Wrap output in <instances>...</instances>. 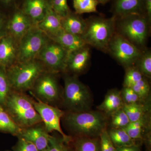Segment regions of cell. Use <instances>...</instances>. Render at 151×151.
I'll return each mask as SVG.
<instances>
[{
    "instance_id": "cell-1",
    "label": "cell",
    "mask_w": 151,
    "mask_h": 151,
    "mask_svg": "<svg viewBox=\"0 0 151 151\" xmlns=\"http://www.w3.org/2000/svg\"><path fill=\"white\" fill-rule=\"evenodd\" d=\"M107 116L99 111L81 112L66 111L61 120L72 137H99L103 130L107 129Z\"/></svg>"
},
{
    "instance_id": "cell-2",
    "label": "cell",
    "mask_w": 151,
    "mask_h": 151,
    "mask_svg": "<svg viewBox=\"0 0 151 151\" xmlns=\"http://www.w3.org/2000/svg\"><path fill=\"white\" fill-rule=\"evenodd\" d=\"M3 108L22 129L43 123L35 108L33 97L25 92L12 90Z\"/></svg>"
},
{
    "instance_id": "cell-3",
    "label": "cell",
    "mask_w": 151,
    "mask_h": 151,
    "mask_svg": "<svg viewBox=\"0 0 151 151\" xmlns=\"http://www.w3.org/2000/svg\"><path fill=\"white\" fill-rule=\"evenodd\" d=\"M61 105L66 111L73 112L90 111L92 97L88 87L76 76L64 77Z\"/></svg>"
},
{
    "instance_id": "cell-4",
    "label": "cell",
    "mask_w": 151,
    "mask_h": 151,
    "mask_svg": "<svg viewBox=\"0 0 151 151\" xmlns=\"http://www.w3.org/2000/svg\"><path fill=\"white\" fill-rule=\"evenodd\" d=\"M6 70L12 90L26 92L31 90L36 80L45 69L38 60L35 59L17 63Z\"/></svg>"
},
{
    "instance_id": "cell-5",
    "label": "cell",
    "mask_w": 151,
    "mask_h": 151,
    "mask_svg": "<svg viewBox=\"0 0 151 151\" xmlns=\"http://www.w3.org/2000/svg\"><path fill=\"white\" fill-rule=\"evenodd\" d=\"M115 26L114 17L92 19L87 23L85 32L81 37L87 45L100 50H107L114 35Z\"/></svg>"
},
{
    "instance_id": "cell-6",
    "label": "cell",
    "mask_w": 151,
    "mask_h": 151,
    "mask_svg": "<svg viewBox=\"0 0 151 151\" xmlns=\"http://www.w3.org/2000/svg\"><path fill=\"white\" fill-rule=\"evenodd\" d=\"M56 74L44 70L36 80L29 93L32 97L42 103L58 107V104H61L62 91L60 88Z\"/></svg>"
},
{
    "instance_id": "cell-7",
    "label": "cell",
    "mask_w": 151,
    "mask_h": 151,
    "mask_svg": "<svg viewBox=\"0 0 151 151\" xmlns=\"http://www.w3.org/2000/svg\"><path fill=\"white\" fill-rule=\"evenodd\" d=\"M50 39L37 27L33 25L20 39L18 46L17 63L36 59Z\"/></svg>"
},
{
    "instance_id": "cell-8",
    "label": "cell",
    "mask_w": 151,
    "mask_h": 151,
    "mask_svg": "<svg viewBox=\"0 0 151 151\" xmlns=\"http://www.w3.org/2000/svg\"><path fill=\"white\" fill-rule=\"evenodd\" d=\"M68 53L60 45L50 39L41 50L36 59L42 63L45 70L57 74L66 70Z\"/></svg>"
},
{
    "instance_id": "cell-9",
    "label": "cell",
    "mask_w": 151,
    "mask_h": 151,
    "mask_svg": "<svg viewBox=\"0 0 151 151\" xmlns=\"http://www.w3.org/2000/svg\"><path fill=\"white\" fill-rule=\"evenodd\" d=\"M32 97L35 108L40 116L47 132L49 134L53 132H57L62 137L65 143L70 145L73 138L65 134L60 126V121L65 111L58 107L42 103L40 100Z\"/></svg>"
},
{
    "instance_id": "cell-10",
    "label": "cell",
    "mask_w": 151,
    "mask_h": 151,
    "mask_svg": "<svg viewBox=\"0 0 151 151\" xmlns=\"http://www.w3.org/2000/svg\"><path fill=\"white\" fill-rule=\"evenodd\" d=\"M120 29L124 37L135 45L141 46L147 37V21L140 14L127 16L122 18Z\"/></svg>"
},
{
    "instance_id": "cell-11",
    "label": "cell",
    "mask_w": 151,
    "mask_h": 151,
    "mask_svg": "<svg viewBox=\"0 0 151 151\" xmlns=\"http://www.w3.org/2000/svg\"><path fill=\"white\" fill-rule=\"evenodd\" d=\"M108 49L116 59L127 67L137 62L142 54L136 45L121 35H113Z\"/></svg>"
},
{
    "instance_id": "cell-12",
    "label": "cell",
    "mask_w": 151,
    "mask_h": 151,
    "mask_svg": "<svg viewBox=\"0 0 151 151\" xmlns=\"http://www.w3.org/2000/svg\"><path fill=\"white\" fill-rule=\"evenodd\" d=\"M49 133L46 131L43 123L23 129L20 137L32 143L39 151H46L48 147Z\"/></svg>"
},
{
    "instance_id": "cell-13",
    "label": "cell",
    "mask_w": 151,
    "mask_h": 151,
    "mask_svg": "<svg viewBox=\"0 0 151 151\" xmlns=\"http://www.w3.org/2000/svg\"><path fill=\"white\" fill-rule=\"evenodd\" d=\"M18 46L10 35L0 37V66L6 70L17 63Z\"/></svg>"
},
{
    "instance_id": "cell-14",
    "label": "cell",
    "mask_w": 151,
    "mask_h": 151,
    "mask_svg": "<svg viewBox=\"0 0 151 151\" xmlns=\"http://www.w3.org/2000/svg\"><path fill=\"white\" fill-rule=\"evenodd\" d=\"M90 49L87 45L68 52L66 60V70L74 75L82 73L88 65L90 59Z\"/></svg>"
},
{
    "instance_id": "cell-15",
    "label": "cell",
    "mask_w": 151,
    "mask_h": 151,
    "mask_svg": "<svg viewBox=\"0 0 151 151\" xmlns=\"http://www.w3.org/2000/svg\"><path fill=\"white\" fill-rule=\"evenodd\" d=\"M9 22L10 35L20 39L32 26L33 22L19 8L12 13Z\"/></svg>"
},
{
    "instance_id": "cell-16",
    "label": "cell",
    "mask_w": 151,
    "mask_h": 151,
    "mask_svg": "<svg viewBox=\"0 0 151 151\" xmlns=\"http://www.w3.org/2000/svg\"><path fill=\"white\" fill-rule=\"evenodd\" d=\"M50 6V0H23L19 8L36 24L43 19Z\"/></svg>"
},
{
    "instance_id": "cell-17",
    "label": "cell",
    "mask_w": 151,
    "mask_h": 151,
    "mask_svg": "<svg viewBox=\"0 0 151 151\" xmlns=\"http://www.w3.org/2000/svg\"><path fill=\"white\" fill-rule=\"evenodd\" d=\"M49 38L60 45L68 52L75 51L87 45L81 37L68 32L63 29Z\"/></svg>"
},
{
    "instance_id": "cell-18",
    "label": "cell",
    "mask_w": 151,
    "mask_h": 151,
    "mask_svg": "<svg viewBox=\"0 0 151 151\" xmlns=\"http://www.w3.org/2000/svg\"><path fill=\"white\" fill-rule=\"evenodd\" d=\"M61 17L50 7L44 17L36 24L49 37L55 35L62 29Z\"/></svg>"
},
{
    "instance_id": "cell-19",
    "label": "cell",
    "mask_w": 151,
    "mask_h": 151,
    "mask_svg": "<svg viewBox=\"0 0 151 151\" xmlns=\"http://www.w3.org/2000/svg\"><path fill=\"white\" fill-rule=\"evenodd\" d=\"M124 105L121 91L114 89L108 91L103 103L97 108L98 111L104 113L106 116H110L123 108Z\"/></svg>"
},
{
    "instance_id": "cell-20",
    "label": "cell",
    "mask_w": 151,
    "mask_h": 151,
    "mask_svg": "<svg viewBox=\"0 0 151 151\" xmlns=\"http://www.w3.org/2000/svg\"><path fill=\"white\" fill-rule=\"evenodd\" d=\"M78 15L70 12L61 18V27L65 31L81 37L85 32L87 22Z\"/></svg>"
},
{
    "instance_id": "cell-21",
    "label": "cell",
    "mask_w": 151,
    "mask_h": 151,
    "mask_svg": "<svg viewBox=\"0 0 151 151\" xmlns=\"http://www.w3.org/2000/svg\"><path fill=\"white\" fill-rule=\"evenodd\" d=\"M142 6V0H117L115 13L122 18L130 15L140 14Z\"/></svg>"
},
{
    "instance_id": "cell-22",
    "label": "cell",
    "mask_w": 151,
    "mask_h": 151,
    "mask_svg": "<svg viewBox=\"0 0 151 151\" xmlns=\"http://www.w3.org/2000/svg\"><path fill=\"white\" fill-rule=\"evenodd\" d=\"M72 138L70 145L73 151H101L100 137Z\"/></svg>"
},
{
    "instance_id": "cell-23",
    "label": "cell",
    "mask_w": 151,
    "mask_h": 151,
    "mask_svg": "<svg viewBox=\"0 0 151 151\" xmlns=\"http://www.w3.org/2000/svg\"><path fill=\"white\" fill-rule=\"evenodd\" d=\"M22 130L4 108L0 107V132L17 137Z\"/></svg>"
},
{
    "instance_id": "cell-24",
    "label": "cell",
    "mask_w": 151,
    "mask_h": 151,
    "mask_svg": "<svg viewBox=\"0 0 151 151\" xmlns=\"http://www.w3.org/2000/svg\"><path fill=\"white\" fill-rule=\"evenodd\" d=\"M148 113L149 112L136 122H130L127 127L123 129L133 139L143 140V132L148 124Z\"/></svg>"
},
{
    "instance_id": "cell-25",
    "label": "cell",
    "mask_w": 151,
    "mask_h": 151,
    "mask_svg": "<svg viewBox=\"0 0 151 151\" xmlns=\"http://www.w3.org/2000/svg\"><path fill=\"white\" fill-rule=\"evenodd\" d=\"M108 132L109 137L116 147L137 145L136 140L130 137L124 129L111 128Z\"/></svg>"
},
{
    "instance_id": "cell-26",
    "label": "cell",
    "mask_w": 151,
    "mask_h": 151,
    "mask_svg": "<svg viewBox=\"0 0 151 151\" xmlns=\"http://www.w3.org/2000/svg\"><path fill=\"white\" fill-rule=\"evenodd\" d=\"M150 105L146 102L126 105L124 104L123 108L129 117L130 122L137 121L149 112Z\"/></svg>"
},
{
    "instance_id": "cell-27",
    "label": "cell",
    "mask_w": 151,
    "mask_h": 151,
    "mask_svg": "<svg viewBox=\"0 0 151 151\" xmlns=\"http://www.w3.org/2000/svg\"><path fill=\"white\" fill-rule=\"evenodd\" d=\"M98 0H73V6L77 14L97 12Z\"/></svg>"
},
{
    "instance_id": "cell-28",
    "label": "cell",
    "mask_w": 151,
    "mask_h": 151,
    "mask_svg": "<svg viewBox=\"0 0 151 151\" xmlns=\"http://www.w3.org/2000/svg\"><path fill=\"white\" fill-rule=\"evenodd\" d=\"M12 90L6 69L0 66V107L4 108Z\"/></svg>"
},
{
    "instance_id": "cell-29",
    "label": "cell",
    "mask_w": 151,
    "mask_h": 151,
    "mask_svg": "<svg viewBox=\"0 0 151 151\" xmlns=\"http://www.w3.org/2000/svg\"><path fill=\"white\" fill-rule=\"evenodd\" d=\"M46 151H73L70 144L65 142L60 135H50L48 147Z\"/></svg>"
},
{
    "instance_id": "cell-30",
    "label": "cell",
    "mask_w": 151,
    "mask_h": 151,
    "mask_svg": "<svg viewBox=\"0 0 151 151\" xmlns=\"http://www.w3.org/2000/svg\"><path fill=\"white\" fill-rule=\"evenodd\" d=\"M137 63L138 70L145 77L151 78V53L150 51H147L141 54Z\"/></svg>"
},
{
    "instance_id": "cell-31",
    "label": "cell",
    "mask_w": 151,
    "mask_h": 151,
    "mask_svg": "<svg viewBox=\"0 0 151 151\" xmlns=\"http://www.w3.org/2000/svg\"><path fill=\"white\" fill-rule=\"evenodd\" d=\"M110 116L111 117V128L124 129L131 122L129 117L122 108L113 113Z\"/></svg>"
},
{
    "instance_id": "cell-32",
    "label": "cell",
    "mask_w": 151,
    "mask_h": 151,
    "mask_svg": "<svg viewBox=\"0 0 151 151\" xmlns=\"http://www.w3.org/2000/svg\"><path fill=\"white\" fill-rule=\"evenodd\" d=\"M144 77L145 76L138 70L137 66L127 67L124 78V87H131Z\"/></svg>"
},
{
    "instance_id": "cell-33",
    "label": "cell",
    "mask_w": 151,
    "mask_h": 151,
    "mask_svg": "<svg viewBox=\"0 0 151 151\" xmlns=\"http://www.w3.org/2000/svg\"><path fill=\"white\" fill-rule=\"evenodd\" d=\"M131 88L134 91L142 101L146 102L150 94V86L145 77L138 81Z\"/></svg>"
},
{
    "instance_id": "cell-34",
    "label": "cell",
    "mask_w": 151,
    "mask_h": 151,
    "mask_svg": "<svg viewBox=\"0 0 151 151\" xmlns=\"http://www.w3.org/2000/svg\"><path fill=\"white\" fill-rule=\"evenodd\" d=\"M52 9L61 18L67 15L71 11L67 4V0H50Z\"/></svg>"
},
{
    "instance_id": "cell-35",
    "label": "cell",
    "mask_w": 151,
    "mask_h": 151,
    "mask_svg": "<svg viewBox=\"0 0 151 151\" xmlns=\"http://www.w3.org/2000/svg\"><path fill=\"white\" fill-rule=\"evenodd\" d=\"M121 91V95L124 104L129 105L144 103L140 100L137 94L131 87H124L123 89Z\"/></svg>"
},
{
    "instance_id": "cell-36",
    "label": "cell",
    "mask_w": 151,
    "mask_h": 151,
    "mask_svg": "<svg viewBox=\"0 0 151 151\" xmlns=\"http://www.w3.org/2000/svg\"><path fill=\"white\" fill-rule=\"evenodd\" d=\"M15 145L13 147L12 151H39L34 144L23 138L18 137Z\"/></svg>"
},
{
    "instance_id": "cell-37",
    "label": "cell",
    "mask_w": 151,
    "mask_h": 151,
    "mask_svg": "<svg viewBox=\"0 0 151 151\" xmlns=\"http://www.w3.org/2000/svg\"><path fill=\"white\" fill-rule=\"evenodd\" d=\"M100 139L101 151H116V147L109 137L107 129L100 134Z\"/></svg>"
},
{
    "instance_id": "cell-38",
    "label": "cell",
    "mask_w": 151,
    "mask_h": 151,
    "mask_svg": "<svg viewBox=\"0 0 151 151\" xmlns=\"http://www.w3.org/2000/svg\"><path fill=\"white\" fill-rule=\"evenodd\" d=\"M23 0H0V6H1L5 8H12L13 11L19 8L20 4L19 1L21 4Z\"/></svg>"
},
{
    "instance_id": "cell-39",
    "label": "cell",
    "mask_w": 151,
    "mask_h": 151,
    "mask_svg": "<svg viewBox=\"0 0 151 151\" xmlns=\"http://www.w3.org/2000/svg\"><path fill=\"white\" fill-rule=\"evenodd\" d=\"M116 151H141L139 145L116 147Z\"/></svg>"
},
{
    "instance_id": "cell-40",
    "label": "cell",
    "mask_w": 151,
    "mask_h": 151,
    "mask_svg": "<svg viewBox=\"0 0 151 151\" xmlns=\"http://www.w3.org/2000/svg\"><path fill=\"white\" fill-rule=\"evenodd\" d=\"M145 7L149 21L151 19V0H145Z\"/></svg>"
},
{
    "instance_id": "cell-41",
    "label": "cell",
    "mask_w": 151,
    "mask_h": 151,
    "mask_svg": "<svg viewBox=\"0 0 151 151\" xmlns=\"http://www.w3.org/2000/svg\"><path fill=\"white\" fill-rule=\"evenodd\" d=\"M3 18L2 13L0 12V33L3 27Z\"/></svg>"
},
{
    "instance_id": "cell-42",
    "label": "cell",
    "mask_w": 151,
    "mask_h": 151,
    "mask_svg": "<svg viewBox=\"0 0 151 151\" xmlns=\"http://www.w3.org/2000/svg\"><path fill=\"white\" fill-rule=\"evenodd\" d=\"M108 1V0H98L99 2L102 3V4L106 2H107Z\"/></svg>"
},
{
    "instance_id": "cell-43",
    "label": "cell",
    "mask_w": 151,
    "mask_h": 151,
    "mask_svg": "<svg viewBox=\"0 0 151 151\" xmlns=\"http://www.w3.org/2000/svg\"><path fill=\"white\" fill-rule=\"evenodd\" d=\"M2 151H12V150H4Z\"/></svg>"
}]
</instances>
